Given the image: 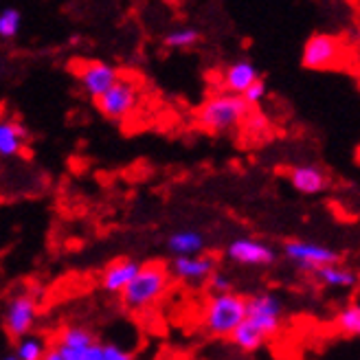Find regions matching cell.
I'll return each mask as SVG.
<instances>
[{
  "label": "cell",
  "mask_w": 360,
  "mask_h": 360,
  "mask_svg": "<svg viewBox=\"0 0 360 360\" xmlns=\"http://www.w3.org/2000/svg\"><path fill=\"white\" fill-rule=\"evenodd\" d=\"M42 360H64V358H62V352H60V349H58L56 345L51 343V345L46 347V352H44Z\"/></svg>",
  "instance_id": "cell-28"
},
{
  "label": "cell",
  "mask_w": 360,
  "mask_h": 360,
  "mask_svg": "<svg viewBox=\"0 0 360 360\" xmlns=\"http://www.w3.org/2000/svg\"><path fill=\"white\" fill-rule=\"evenodd\" d=\"M301 64L310 70H336L347 64L345 42L330 33H314L303 44Z\"/></svg>",
  "instance_id": "cell-5"
},
{
  "label": "cell",
  "mask_w": 360,
  "mask_h": 360,
  "mask_svg": "<svg viewBox=\"0 0 360 360\" xmlns=\"http://www.w3.org/2000/svg\"><path fill=\"white\" fill-rule=\"evenodd\" d=\"M40 316V301L31 290L13 292L3 308V330L9 338L20 340L29 336Z\"/></svg>",
  "instance_id": "cell-4"
},
{
  "label": "cell",
  "mask_w": 360,
  "mask_h": 360,
  "mask_svg": "<svg viewBox=\"0 0 360 360\" xmlns=\"http://www.w3.org/2000/svg\"><path fill=\"white\" fill-rule=\"evenodd\" d=\"M257 79H262L257 66L253 62H248V60H240V62H233V64H229L224 68L220 84L224 88V93L242 97Z\"/></svg>",
  "instance_id": "cell-13"
},
{
  "label": "cell",
  "mask_w": 360,
  "mask_h": 360,
  "mask_svg": "<svg viewBox=\"0 0 360 360\" xmlns=\"http://www.w3.org/2000/svg\"><path fill=\"white\" fill-rule=\"evenodd\" d=\"M29 130L15 119H0V158H15L27 148Z\"/></svg>",
  "instance_id": "cell-15"
},
{
  "label": "cell",
  "mask_w": 360,
  "mask_h": 360,
  "mask_svg": "<svg viewBox=\"0 0 360 360\" xmlns=\"http://www.w3.org/2000/svg\"><path fill=\"white\" fill-rule=\"evenodd\" d=\"M22 27V11L15 7H5L0 9V38L3 40H13Z\"/></svg>",
  "instance_id": "cell-22"
},
{
  "label": "cell",
  "mask_w": 360,
  "mask_h": 360,
  "mask_svg": "<svg viewBox=\"0 0 360 360\" xmlns=\"http://www.w3.org/2000/svg\"><path fill=\"white\" fill-rule=\"evenodd\" d=\"M0 174H3V160H0Z\"/></svg>",
  "instance_id": "cell-30"
},
{
  "label": "cell",
  "mask_w": 360,
  "mask_h": 360,
  "mask_svg": "<svg viewBox=\"0 0 360 360\" xmlns=\"http://www.w3.org/2000/svg\"><path fill=\"white\" fill-rule=\"evenodd\" d=\"M46 340L40 334H29L25 338H20L15 343L13 356L15 360H42L44 352H46Z\"/></svg>",
  "instance_id": "cell-20"
},
{
  "label": "cell",
  "mask_w": 360,
  "mask_h": 360,
  "mask_svg": "<svg viewBox=\"0 0 360 360\" xmlns=\"http://www.w3.org/2000/svg\"><path fill=\"white\" fill-rule=\"evenodd\" d=\"M53 345H56V343H53ZM56 347L62 352L64 360H97V343L86 347V349H68V347H62V345H56Z\"/></svg>",
  "instance_id": "cell-26"
},
{
  "label": "cell",
  "mask_w": 360,
  "mask_h": 360,
  "mask_svg": "<svg viewBox=\"0 0 360 360\" xmlns=\"http://www.w3.org/2000/svg\"><path fill=\"white\" fill-rule=\"evenodd\" d=\"M266 93H268V88H266V84H264V79H257L253 86H250L246 93L242 95V99L248 103V105H255V103H259L264 97H266Z\"/></svg>",
  "instance_id": "cell-27"
},
{
  "label": "cell",
  "mask_w": 360,
  "mask_h": 360,
  "mask_svg": "<svg viewBox=\"0 0 360 360\" xmlns=\"http://www.w3.org/2000/svg\"><path fill=\"white\" fill-rule=\"evenodd\" d=\"M167 250L174 257H193V255H202L205 248V236L195 229H178L169 233L165 240Z\"/></svg>",
  "instance_id": "cell-16"
},
{
  "label": "cell",
  "mask_w": 360,
  "mask_h": 360,
  "mask_svg": "<svg viewBox=\"0 0 360 360\" xmlns=\"http://www.w3.org/2000/svg\"><path fill=\"white\" fill-rule=\"evenodd\" d=\"M97 343L95 332L86 326H66L56 334V345L68 347V349H86Z\"/></svg>",
  "instance_id": "cell-18"
},
{
  "label": "cell",
  "mask_w": 360,
  "mask_h": 360,
  "mask_svg": "<svg viewBox=\"0 0 360 360\" xmlns=\"http://www.w3.org/2000/svg\"><path fill=\"white\" fill-rule=\"evenodd\" d=\"M246 321L268 340L281 330L283 301L275 292H257L246 297Z\"/></svg>",
  "instance_id": "cell-7"
},
{
  "label": "cell",
  "mask_w": 360,
  "mask_h": 360,
  "mask_svg": "<svg viewBox=\"0 0 360 360\" xmlns=\"http://www.w3.org/2000/svg\"><path fill=\"white\" fill-rule=\"evenodd\" d=\"M336 328L347 336H360V303H354L349 308L336 314Z\"/></svg>",
  "instance_id": "cell-23"
},
{
  "label": "cell",
  "mask_w": 360,
  "mask_h": 360,
  "mask_svg": "<svg viewBox=\"0 0 360 360\" xmlns=\"http://www.w3.org/2000/svg\"><path fill=\"white\" fill-rule=\"evenodd\" d=\"M139 97H141L139 82L132 77L121 75L117 79V84L95 101V105H97V110L101 112L103 119L121 123V121H128L132 117V112L139 105Z\"/></svg>",
  "instance_id": "cell-6"
},
{
  "label": "cell",
  "mask_w": 360,
  "mask_h": 360,
  "mask_svg": "<svg viewBox=\"0 0 360 360\" xmlns=\"http://www.w3.org/2000/svg\"><path fill=\"white\" fill-rule=\"evenodd\" d=\"M169 268V275L176 279H183L189 283L207 281L215 270H218V259L213 255H193V257H174Z\"/></svg>",
  "instance_id": "cell-11"
},
{
  "label": "cell",
  "mask_w": 360,
  "mask_h": 360,
  "mask_svg": "<svg viewBox=\"0 0 360 360\" xmlns=\"http://www.w3.org/2000/svg\"><path fill=\"white\" fill-rule=\"evenodd\" d=\"M200 40V31L193 27H178L165 33L163 44L167 49H191Z\"/></svg>",
  "instance_id": "cell-21"
},
{
  "label": "cell",
  "mask_w": 360,
  "mask_h": 360,
  "mask_svg": "<svg viewBox=\"0 0 360 360\" xmlns=\"http://www.w3.org/2000/svg\"><path fill=\"white\" fill-rule=\"evenodd\" d=\"M248 115H250V105L242 97L218 93L202 101V105L195 110V121L202 130L211 134H224L231 132L233 128H238L240 123H244Z\"/></svg>",
  "instance_id": "cell-2"
},
{
  "label": "cell",
  "mask_w": 360,
  "mask_h": 360,
  "mask_svg": "<svg viewBox=\"0 0 360 360\" xmlns=\"http://www.w3.org/2000/svg\"><path fill=\"white\" fill-rule=\"evenodd\" d=\"M358 158H360V148H358Z\"/></svg>",
  "instance_id": "cell-31"
},
{
  "label": "cell",
  "mask_w": 360,
  "mask_h": 360,
  "mask_svg": "<svg viewBox=\"0 0 360 360\" xmlns=\"http://www.w3.org/2000/svg\"><path fill=\"white\" fill-rule=\"evenodd\" d=\"M226 257L240 266H270L277 259V253L262 240L238 238L226 246Z\"/></svg>",
  "instance_id": "cell-10"
},
{
  "label": "cell",
  "mask_w": 360,
  "mask_h": 360,
  "mask_svg": "<svg viewBox=\"0 0 360 360\" xmlns=\"http://www.w3.org/2000/svg\"><path fill=\"white\" fill-rule=\"evenodd\" d=\"M288 178H290V185L299 193H305V195L321 193L330 185L328 174L316 165H295V167H290V172H288Z\"/></svg>",
  "instance_id": "cell-14"
},
{
  "label": "cell",
  "mask_w": 360,
  "mask_h": 360,
  "mask_svg": "<svg viewBox=\"0 0 360 360\" xmlns=\"http://www.w3.org/2000/svg\"><path fill=\"white\" fill-rule=\"evenodd\" d=\"M246 319V297L238 292L211 295L200 314V326L209 336L229 338Z\"/></svg>",
  "instance_id": "cell-3"
},
{
  "label": "cell",
  "mask_w": 360,
  "mask_h": 360,
  "mask_svg": "<svg viewBox=\"0 0 360 360\" xmlns=\"http://www.w3.org/2000/svg\"><path fill=\"white\" fill-rule=\"evenodd\" d=\"M141 268V262L132 259V257H123V259H115L112 264H108L105 270L101 273V290L108 295H121L125 288L130 285V281L136 277Z\"/></svg>",
  "instance_id": "cell-12"
},
{
  "label": "cell",
  "mask_w": 360,
  "mask_h": 360,
  "mask_svg": "<svg viewBox=\"0 0 360 360\" xmlns=\"http://www.w3.org/2000/svg\"><path fill=\"white\" fill-rule=\"evenodd\" d=\"M75 75L79 79V86L84 88V93L93 101L105 95L121 77V73L112 64L101 60H86L75 64Z\"/></svg>",
  "instance_id": "cell-8"
},
{
  "label": "cell",
  "mask_w": 360,
  "mask_h": 360,
  "mask_svg": "<svg viewBox=\"0 0 360 360\" xmlns=\"http://www.w3.org/2000/svg\"><path fill=\"white\" fill-rule=\"evenodd\" d=\"M0 360H15V356H13V354H11V356H3Z\"/></svg>",
  "instance_id": "cell-29"
},
{
  "label": "cell",
  "mask_w": 360,
  "mask_h": 360,
  "mask_svg": "<svg viewBox=\"0 0 360 360\" xmlns=\"http://www.w3.org/2000/svg\"><path fill=\"white\" fill-rule=\"evenodd\" d=\"M207 285H209V292H211V295H226V292H233V279H231L226 273H220V270H215V273L207 279Z\"/></svg>",
  "instance_id": "cell-25"
},
{
  "label": "cell",
  "mask_w": 360,
  "mask_h": 360,
  "mask_svg": "<svg viewBox=\"0 0 360 360\" xmlns=\"http://www.w3.org/2000/svg\"><path fill=\"white\" fill-rule=\"evenodd\" d=\"M169 283H172V275H169V268L163 262L141 264L136 277L119 295L123 308H128L132 312H141L150 308V305H154L169 290Z\"/></svg>",
  "instance_id": "cell-1"
},
{
  "label": "cell",
  "mask_w": 360,
  "mask_h": 360,
  "mask_svg": "<svg viewBox=\"0 0 360 360\" xmlns=\"http://www.w3.org/2000/svg\"><path fill=\"white\" fill-rule=\"evenodd\" d=\"M358 279H360V277H358Z\"/></svg>",
  "instance_id": "cell-32"
},
{
  "label": "cell",
  "mask_w": 360,
  "mask_h": 360,
  "mask_svg": "<svg viewBox=\"0 0 360 360\" xmlns=\"http://www.w3.org/2000/svg\"><path fill=\"white\" fill-rule=\"evenodd\" d=\"M312 275L316 277L319 283L328 285V288H354L358 283V275L354 273V270L347 266H340V264H330V266L316 268Z\"/></svg>",
  "instance_id": "cell-17"
},
{
  "label": "cell",
  "mask_w": 360,
  "mask_h": 360,
  "mask_svg": "<svg viewBox=\"0 0 360 360\" xmlns=\"http://www.w3.org/2000/svg\"><path fill=\"white\" fill-rule=\"evenodd\" d=\"M229 338H231V343L236 345L238 349H242V352H257V349L266 343L264 334L257 332L246 319H244V323H240L238 330L233 332Z\"/></svg>",
  "instance_id": "cell-19"
},
{
  "label": "cell",
  "mask_w": 360,
  "mask_h": 360,
  "mask_svg": "<svg viewBox=\"0 0 360 360\" xmlns=\"http://www.w3.org/2000/svg\"><path fill=\"white\" fill-rule=\"evenodd\" d=\"M97 354L99 360H134V354L130 349H123L117 343H99Z\"/></svg>",
  "instance_id": "cell-24"
},
{
  "label": "cell",
  "mask_w": 360,
  "mask_h": 360,
  "mask_svg": "<svg viewBox=\"0 0 360 360\" xmlns=\"http://www.w3.org/2000/svg\"><path fill=\"white\" fill-rule=\"evenodd\" d=\"M283 255L295 262L301 270H310V273H314L316 268L340 262V253H336L334 248L303 240H288L283 244Z\"/></svg>",
  "instance_id": "cell-9"
}]
</instances>
